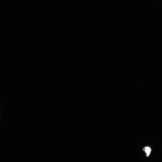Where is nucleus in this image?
Here are the masks:
<instances>
[{
  "label": "nucleus",
  "mask_w": 162,
  "mask_h": 162,
  "mask_svg": "<svg viewBox=\"0 0 162 162\" xmlns=\"http://www.w3.org/2000/svg\"><path fill=\"white\" fill-rule=\"evenodd\" d=\"M144 150L147 154V156H148L151 151V148L149 147H146L144 148Z\"/></svg>",
  "instance_id": "nucleus-1"
}]
</instances>
